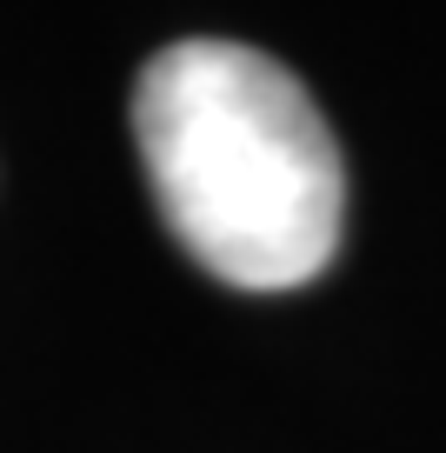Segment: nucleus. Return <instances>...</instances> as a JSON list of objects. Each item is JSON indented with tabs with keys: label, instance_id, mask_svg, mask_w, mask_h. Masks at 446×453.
I'll use <instances>...</instances> for the list:
<instances>
[{
	"label": "nucleus",
	"instance_id": "nucleus-1",
	"mask_svg": "<svg viewBox=\"0 0 446 453\" xmlns=\"http://www.w3.org/2000/svg\"><path fill=\"white\" fill-rule=\"evenodd\" d=\"M134 141L173 241L227 287L287 294L340 247L334 127L280 60L240 41H173L134 81Z\"/></svg>",
	"mask_w": 446,
	"mask_h": 453
}]
</instances>
